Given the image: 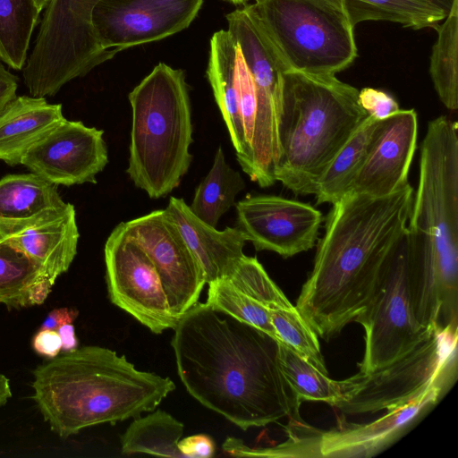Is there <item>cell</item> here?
I'll return each mask as SVG.
<instances>
[{"label": "cell", "instance_id": "obj_1", "mask_svg": "<svg viewBox=\"0 0 458 458\" xmlns=\"http://www.w3.org/2000/svg\"><path fill=\"white\" fill-rule=\"evenodd\" d=\"M173 329L180 379L206 408L243 430L299 415L301 401L282 372L276 338L199 301Z\"/></svg>", "mask_w": 458, "mask_h": 458}, {"label": "cell", "instance_id": "obj_2", "mask_svg": "<svg viewBox=\"0 0 458 458\" xmlns=\"http://www.w3.org/2000/svg\"><path fill=\"white\" fill-rule=\"evenodd\" d=\"M410 183L384 197L349 192L332 204L296 308L318 336L338 335L370 300L407 230Z\"/></svg>", "mask_w": 458, "mask_h": 458}, {"label": "cell", "instance_id": "obj_3", "mask_svg": "<svg viewBox=\"0 0 458 458\" xmlns=\"http://www.w3.org/2000/svg\"><path fill=\"white\" fill-rule=\"evenodd\" d=\"M408 284L414 315L426 327H457L458 125L428 123L419 182L407 225Z\"/></svg>", "mask_w": 458, "mask_h": 458}, {"label": "cell", "instance_id": "obj_4", "mask_svg": "<svg viewBox=\"0 0 458 458\" xmlns=\"http://www.w3.org/2000/svg\"><path fill=\"white\" fill-rule=\"evenodd\" d=\"M33 376L32 399L63 438L152 411L175 389L169 377L139 370L125 356L97 345L57 355Z\"/></svg>", "mask_w": 458, "mask_h": 458}, {"label": "cell", "instance_id": "obj_5", "mask_svg": "<svg viewBox=\"0 0 458 458\" xmlns=\"http://www.w3.org/2000/svg\"><path fill=\"white\" fill-rule=\"evenodd\" d=\"M358 96L335 76L284 72L276 181L296 195H315L322 174L369 116Z\"/></svg>", "mask_w": 458, "mask_h": 458}, {"label": "cell", "instance_id": "obj_6", "mask_svg": "<svg viewBox=\"0 0 458 458\" xmlns=\"http://www.w3.org/2000/svg\"><path fill=\"white\" fill-rule=\"evenodd\" d=\"M132 120L126 173L149 198L176 188L192 157L191 109L182 70L160 63L129 94Z\"/></svg>", "mask_w": 458, "mask_h": 458}, {"label": "cell", "instance_id": "obj_7", "mask_svg": "<svg viewBox=\"0 0 458 458\" xmlns=\"http://www.w3.org/2000/svg\"><path fill=\"white\" fill-rule=\"evenodd\" d=\"M285 72L335 76L358 56L344 4L333 0H255L243 5Z\"/></svg>", "mask_w": 458, "mask_h": 458}, {"label": "cell", "instance_id": "obj_8", "mask_svg": "<svg viewBox=\"0 0 458 458\" xmlns=\"http://www.w3.org/2000/svg\"><path fill=\"white\" fill-rule=\"evenodd\" d=\"M99 0H53L46 8L35 46L23 67L30 94L55 95L70 81L89 73L117 52L99 44L92 12Z\"/></svg>", "mask_w": 458, "mask_h": 458}, {"label": "cell", "instance_id": "obj_9", "mask_svg": "<svg viewBox=\"0 0 458 458\" xmlns=\"http://www.w3.org/2000/svg\"><path fill=\"white\" fill-rule=\"evenodd\" d=\"M457 327L435 326L408 352L374 370L342 380L335 408L344 414L388 410L436 383L451 386L456 371Z\"/></svg>", "mask_w": 458, "mask_h": 458}, {"label": "cell", "instance_id": "obj_10", "mask_svg": "<svg viewBox=\"0 0 458 458\" xmlns=\"http://www.w3.org/2000/svg\"><path fill=\"white\" fill-rule=\"evenodd\" d=\"M365 331L360 371L368 372L403 355L437 325L426 327L415 318L408 284L407 230L388 259L375 291L354 319Z\"/></svg>", "mask_w": 458, "mask_h": 458}, {"label": "cell", "instance_id": "obj_11", "mask_svg": "<svg viewBox=\"0 0 458 458\" xmlns=\"http://www.w3.org/2000/svg\"><path fill=\"white\" fill-rule=\"evenodd\" d=\"M225 18L228 31L242 50L256 88V118L246 174L260 187H268L276 182L274 172L279 153L277 124L285 69L244 6L236 8Z\"/></svg>", "mask_w": 458, "mask_h": 458}, {"label": "cell", "instance_id": "obj_12", "mask_svg": "<svg viewBox=\"0 0 458 458\" xmlns=\"http://www.w3.org/2000/svg\"><path fill=\"white\" fill-rule=\"evenodd\" d=\"M106 278L110 301L152 333L173 329L172 311L160 276L146 252L118 224L105 244Z\"/></svg>", "mask_w": 458, "mask_h": 458}, {"label": "cell", "instance_id": "obj_13", "mask_svg": "<svg viewBox=\"0 0 458 458\" xmlns=\"http://www.w3.org/2000/svg\"><path fill=\"white\" fill-rule=\"evenodd\" d=\"M124 234L148 256L180 318L198 302L206 284L204 272L165 209L122 222Z\"/></svg>", "mask_w": 458, "mask_h": 458}, {"label": "cell", "instance_id": "obj_14", "mask_svg": "<svg viewBox=\"0 0 458 458\" xmlns=\"http://www.w3.org/2000/svg\"><path fill=\"white\" fill-rule=\"evenodd\" d=\"M202 4L203 0H99L91 21L101 47L118 53L186 29Z\"/></svg>", "mask_w": 458, "mask_h": 458}, {"label": "cell", "instance_id": "obj_15", "mask_svg": "<svg viewBox=\"0 0 458 458\" xmlns=\"http://www.w3.org/2000/svg\"><path fill=\"white\" fill-rule=\"evenodd\" d=\"M237 227L256 250L284 259L314 247L323 215L308 203L276 195H257L235 203Z\"/></svg>", "mask_w": 458, "mask_h": 458}, {"label": "cell", "instance_id": "obj_16", "mask_svg": "<svg viewBox=\"0 0 458 458\" xmlns=\"http://www.w3.org/2000/svg\"><path fill=\"white\" fill-rule=\"evenodd\" d=\"M104 131L66 118L36 142L21 164L54 185L96 183L108 163Z\"/></svg>", "mask_w": 458, "mask_h": 458}, {"label": "cell", "instance_id": "obj_17", "mask_svg": "<svg viewBox=\"0 0 458 458\" xmlns=\"http://www.w3.org/2000/svg\"><path fill=\"white\" fill-rule=\"evenodd\" d=\"M449 385L436 383L365 424H349L318 436L320 457H371L395 442L434 407Z\"/></svg>", "mask_w": 458, "mask_h": 458}, {"label": "cell", "instance_id": "obj_18", "mask_svg": "<svg viewBox=\"0 0 458 458\" xmlns=\"http://www.w3.org/2000/svg\"><path fill=\"white\" fill-rule=\"evenodd\" d=\"M417 134L418 118L413 109H399L382 120L350 192L384 197L408 184Z\"/></svg>", "mask_w": 458, "mask_h": 458}, {"label": "cell", "instance_id": "obj_19", "mask_svg": "<svg viewBox=\"0 0 458 458\" xmlns=\"http://www.w3.org/2000/svg\"><path fill=\"white\" fill-rule=\"evenodd\" d=\"M165 211L199 263L206 284L225 276L244 255L247 240L237 226L218 231L197 217L180 198L171 197Z\"/></svg>", "mask_w": 458, "mask_h": 458}, {"label": "cell", "instance_id": "obj_20", "mask_svg": "<svg viewBox=\"0 0 458 458\" xmlns=\"http://www.w3.org/2000/svg\"><path fill=\"white\" fill-rule=\"evenodd\" d=\"M56 186L34 173L8 174L0 179V238L62 214L67 208Z\"/></svg>", "mask_w": 458, "mask_h": 458}, {"label": "cell", "instance_id": "obj_21", "mask_svg": "<svg viewBox=\"0 0 458 458\" xmlns=\"http://www.w3.org/2000/svg\"><path fill=\"white\" fill-rule=\"evenodd\" d=\"M242 50L228 30L215 32L210 39L207 77L227 127L242 169L247 164L248 145L240 109L238 63Z\"/></svg>", "mask_w": 458, "mask_h": 458}, {"label": "cell", "instance_id": "obj_22", "mask_svg": "<svg viewBox=\"0 0 458 458\" xmlns=\"http://www.w3.org/2000/svg\"><path fill=\"white\" fill-rule=\"evenodd\" d=\"M79 238L75 208L68 203L59 216L4 239L30 258L55 284L72 263Z\"/></svg>", "mask_w": 458, "mask_h": 458}, {"label": "cell", "instance_id": "obj_23", "mask_svg": "<svg viewBox=\"0 0 458 458\" xmlns=\"http://www.w3.org/2000/svg\"><path fill=\"white\" fill-rule=\"evenodd\" d=\"M64 119L60 104L17 96L0 114V160L21 164L25 153Z\"/></svg>", "mask_w": 458, "mask_h": 458}, {"label": "cell", "instance_id": "obj_24", "mask_svg": "<svg viewBox=\"0 0 458 458\" xmlns=\"http://www.w3.org/2000/svg\"><path fill=\"white\" fill-rule=\"evenodd\" d=\"M53 285L30 258L0 238V303L15 309L40 305Z\"/></svg>", "mask_w": 458, "mask_h": 458}, {"label": "cell", "instance_id": "obj_25", "mask_svg": "<svg viewBox=\"0 0 458 458\" xmlns=\"http://www.w3.org/2000/svg\"><path fill=\"white\" fill-rule=\"evenodd\" d=\"M381 121L369 115L337 152L318 182V205L334 204L351 191Z\"/></svg>", "mask_w": 458, "mask_h": 458}, {"label": "cell", "instance_id": "obj_26", "mask_svg": "<svg viewBox=\"0 0 458 458\" xmlns=\"http://www.w3.org/2000/svg\"><path fill=\"white\" fill-rule=\"evenodd\" d=\"M344 4L353 27L366 21H386L405 28H437L447 14L422 0H333Z\"/></svg>", "mask_w": 458, "mask_h": 458}, {"label": "cell", "instance_id": "obj_27", "mask_svg": "<svg viewBox=\"0 0 458 458\" xmlns=\"http://www.w3.org/2000/svg\"><path fill=\"white\" fill-rule=\"evenodd\" d=\"M244 188L241 174L231 168L222 148H218L214 164L196 189L189 208L200 220L216 227L221 216L235 205L237 194Z\"/></svg>", "mask_w": 458, "mask_h": 458}, {"label": "cell", "instance_id": "obj_28", "mask_svg": "<svg viewBox=\"0 0 458 458\" xmlns=\"http://www.w3.org/2000/svg\"><path fill=\"white\" fill-rule=\"evenodd\" d=\"M183 428L181 421L162 410L139 416L121 437L122 453L183 458L178 447Z\"/></svg>", "mask_w": 458, "mask_h": 458}, {"label": "cell", "instance_id": "obj_29", "mask_svg": "<svg viewBox=\"0 0 458 458\" xmlns=\"http://www.w3.org/2000/svg\"><path fill=\"white\" fill-rule=\"evenodd\" d=\"M438 25L432 47L429 73L441 102L449 110L458 108V0Z\"/></svg>", "mask_w": 458, "mask_h": 458}, {"label": "cell", "instance_id": "obj_30", "mask_svg": "<svg viewBox=\"0 0 458 458\" xmlns=\"http://www.w3.org/2000/svg\"><path fill=\"white\" fill-rule=\"evenodd\" d=\"M40 11L36 0H0V59L23 69Z\"/></svg>", "mask_w": 458, "mask_h": 458}, {"label": "cell", "instance_id": "obj_31", "mask_svg": "<svg viewBox=\"0 0 458 458\" xmlns=\"http://www.w3.org/2000/svg\"><path fill=\"white\" fill-rule=\"evenodd\" d=\"M279 363L284 377L301 401L321 402L333 407L340 401L342 380L331 379L283 343H279Z\"/></svg>", "mask_w": 458, "mask_h": 458}, {"label": "cell", "instance_id": "obj_32", "mask_svg": "<svg viewBox=\"0 0 458 458\" xmlns=\"http://www.w3.org/2000/svg\"><path fill=\"white\" fill-rule=\"evenodd\" d=\"M208 284L207 304L266 332L281 343L272 325L269 311L265 306L234 286L225 277Z\"/></svg>", "mask_w": 458, "mask_h": 458}, {"label": "cell", "instance_id": "obj_33", "mask_svg": "<svg viewBox=\"0 0 458 458\" xmlns=\"http://www.w3.org/2000/svg\"><path fill=\"white\" fill-rule=\"evenodd\" d=\"M281 343L285 344L322 373L328 375L318 335L295 306L268 310Z\"/></svg>", "mask_w": 458, "mask_h": 458}, {"label": "cell", "instance_id": "obj_34", "mask_svg": "<svg viewBox=\"0 0 458 458\" xmlns=\"http://www.w3.org/2000/svg\"><path fill=\"white\" fill-rule=\"evenodd\" d=\"M358 99L366 113L377 120H384L400 109L394 98L373 88H364L359 91Z\"/></svg>", "mask_w": 458, "mask_h": 458}, {"label": "cell", "instance_id": "obj_35", "mask_svg": "<svg viewBox=\"0 0 458 458\" xmlns=\"http://www.w3.org/2000/svg\"><path fill=\"white\" fill-rule=\"evenodd\" d=\"M183 458H207L215 454L216 445L213 438L207 434L187 437L178 443Z\"/></svg>", "mask_w": 458, "mask_h": 458}, {"label": "cell", "instance_id": "obj_36", "mask_svg": "<svg viewBox=\"0 0 458 458\" xmlns=\"http://www.w3.org/2000/svg\"><path fill=\"white\" fill-rule=\"evenodd\" d=\"M32 347L37 353L53 359L62 350L60 335L53 329H38L32 339Z\"/></svg>", "mask_w": 458, "mask_h": 458}, {"label": "cell", "instance_id": "obj_37", "mask_svg": "<svg viewBox=\"0 0 458 458\" xmlns=\"http://www.w3.org/2000/svg\"><path fill=\"white\" fill-rule=\"evenodd\" d=\"M18 78L0 62V114L17 97Z\"/></svg>", "mask_w": 458, "mask_h": 458}, {"label": "cell", "instance_id": "obj_38", "mask_svg": "<svg viewBox=\"0 0 458 458\" xmlns=\"http://www.w3.org/2000/svg\"><path fill=\"white\" fill-rule=\"evenodd\" d=\"M78 315L79 311L72 308L55 309L47 315L39 329H53L56 331L62 325L72 323Z\"/></svg>", "mask_w": 458, "mask_h": 458}, {"label": "cell", "instance_id": "obj_39", "mask_svg": "<svg viewBox=\"0 0 458 458\" xmlns=\"http://www.w3.org/2000/svg\"><path fill=\"white\" fill-rule=\"evenodd\" d=\"M56 331L61 338V352H70L78 348V340L75 335L72 323L64 324Z\"/></svg>", "mask_w": 458, "mask_h": 458}, {"label": "cell", "instance_id": "obj_40", "mask_svg": "<svg viewBox=\"0 0 458 458\" xmlns=\"http://www.w3.org/2000/svg\"><path fill=\"white\" fill-rule=\"evenodd\" d=\"M11 396L10 381L4 375L0 374V407L4 405Z\"/></svg>", "mask_w": 458, "mask_h": 458}, {"label": "cell", "instance_id": "obj_41", "mask_svg": "<svg viewBox=\"0 0 458 458\" xmlns=\"http://www.w3.org/2000/svg\"><path fill=\"white\" fill-rule=\"evenodd\" d=\"M422 1H425L428 4H431L438 7L439 9L444 11L446 14L449 13V12L452 8V4L454 3V0H422Z\"/></svg>", "mask_w": 458, "mask_h": 458}, {"label": "cell", "instance_id": "obj_42", "mask_svg": "<svg viewBox=\"0 0 458 458\" xmlns=\"http://www.w3.org/2000/svg\"><path fill=\"white\" fill-rule=\"evenodd\" d=\"M53 0H36L38 10L41 12L45 9Z\"/></svg>", "mask_w": 458, "mask_h": 458}, {"label": "cell", "instance_id": "obj_43", "mask_svg": "<svg viewBox=\"0 0 458 458\" xmlns=\"http://www.w3.org/2000/svg\"><path fill=\"white\" fill-rule=\"evenodd\" d=\"M223 1L229 2L235 5H242L243 6V5L247 4L250 0H223Z\"/></svg>", "mask_w": 458, "mask_h": 458}]
</instances>
